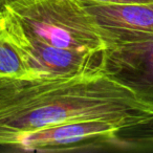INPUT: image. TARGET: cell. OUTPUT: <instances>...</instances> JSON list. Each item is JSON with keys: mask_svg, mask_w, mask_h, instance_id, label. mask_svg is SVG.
<instances>
[{"mask_svg": "<svg viewBox=\"0 0 153 153\" xmlns=\"http://www.w3.org/2000/svg\"><path fill=\"white\" fill-rule=\"evenodd\" d=\"M153 119V110L105 71L74 78L0 80V146L51 126L84 120L123 129Z\"/></svg>", "mask_w": 153, "mask_h": 153, "instance_id": "cell-1", "label": "cell"}, {"mask_svg": "<svg viewBox=\"0 0 153 153\" xmlns=\"http://www.w3.org/2000/svg\"><path fill=\"white\" fill-rule=\"evenodd\" d=\"M4 21L30 38L62 48L103 51L108 33L81 0H13Z\"/></svg>", "mask_w": 153, "mask_h": 153, "instance_id": "cell-2", "label": "cell"}, {"mask_svg": "<svg viewBox=\"0 0 153 153\" xmlns=\"http://www.w3.org/2000/svg\"><path fill=\"white\" fill-rule=\"evenodd\" d=\"M104 71L153 110V35H109Z\"/></svg>", "mask_w": 153, "mask_h": 153, "instance_id": "cell-3", "label": "cell"}, {"mask_svg": "<svg viewBox=\"0 0 153 153\" xmlns=\"http://www.w3.org/2000/svg\"><path fill=\"white\" fill-rule=\"evenodd\" d=\"M120 130V125L102 120L69 122L30 132L13 148L25 152L110 151Z\"/></svg>", "mask_w": 153, "mask_h": 153, "instance_id": "cell-4", "label": "cell"}, {"mask_svg": "<svg viewBox=\"0 0 153 153\" xmlns=\"http://www.w3.org/2000/svg\"><path fill=\"white\" fill-rule=\"evenodd\" d=\"M4 27L21 48L30 68L38 78L61 79L104 71L105 51L62 48L30 38L5 21Z\"/></svg>", "mask_w": 153, "mask_h": 153, "instance_id": "cell-5", "label": "cell"}, {"mask_svg": "<svg viewBox=\"0 0 153 153\" xmlns=\"http://www.w3.org/2000/svg\"><path fill=\"white\" fill-rule=\"evenodd\" d=\"M108 35H153V2L100 4L84 2Z\"/></svg>", "mask_w": 153, "mask_h": 153, "instance_id": "cell-6", "label": "cell"}, {"mask_svg": "<svg viewBox=\"0 0 153 153\" xmlns=\"http://www.w3.org/2000/svg\"><path fill=\"white\" fill-rule=\"evenodd\" d=\"M34 78H38L37 74L11 34L3 27L0 32V80Z\"/></svg>", "mask_w": 153, "mask_h": 153, "instance_id": "cell-7", "label": "cell"}, {"mask_svg": "<svg viewBox=\"0 0 153 153\" xmlns=\"http://www.w3.org/2000/svg\"><path fill=\"white\" fill-rule=\"evenodd\" d=\"M113 150L129 152H153V119L120 130Z\"/></svg>", "mask_w": 153, "mask_h": 153, "instance_id": "cell-8", "label": "cell"}, {"mask_svg": "<svg viewBox=\"0 0 153 153\" xmlns=\"http://www.w3.org/2000/svg\"><path fill=\"white\" fill-rule=\"evenodd\" d=\"M87 3H100V4H125V3H150L153 0H81Z\"/></svg>", "mask_w": 153, "mask_h": 153, "instance_id": "cell-9", "label": "cell"}, {"mask_svg": "<svg viewBox=\"0 0 153 153\" xmlns=\"http://www.w3.org/2000/svg\"><path fill=\"white\" fill-rule=\"evenodd\" d=\"M11 1H13V0H0V13H3L5 7H7Z\"/></svg>", "mask_w": 153, "mask_h": 153, "instance_id": "cell-10", "label": "cell"}, {"mask_svg": "<svg viewBox=\"0 0 153 153\" xmlns=\"http://www.w3.org/2000/svg\"><path fill=\"white\" fill-rule=\"evenodd\" d=\"M4 27V19H3V14L0 13V32Z\"/></svg>", "mask_w": 153, "mask_h": 153, "instance_id": "cell-11", "label": "cell"}]
</instances>
